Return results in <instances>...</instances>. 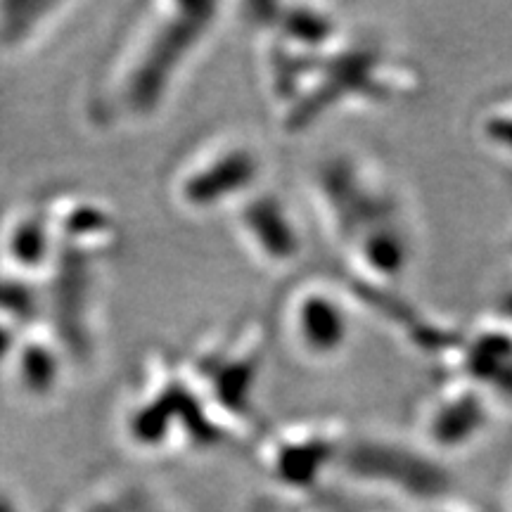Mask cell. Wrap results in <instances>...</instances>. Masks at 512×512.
I'll return each mask as SVG.
<instances>
[{"label": "cell", "instance_id": "cell-1", "mask_svg": "<svg viewBox=\"0 0 512 512\" xmlns=\"http://www.w3.org/2000/svg\"><path fill=\"white\" fill-rule=\"evenodd\" d=\"M216 3L145 5L121 29L88 95V112L105 128L147 124L164 110L192 60L221 24Z\"/></svg>", "mask_w": 512, "mask_h": 512}, {"label": "cell", "instance_id": "cell-2", "mask_svg": "<svg viewBox=\"0 0 512 512\" xmlns=\"http://www.w3.org/2000/svg\"><path fill=\"white\" fill-rule=\"evenodd\" d=\"M268 91L283 131H304L339 107L387 105L415 91V69L380 38L347 36L318 55L266 46Z\"/></svg>", "mask_w": 512, "mask_h": 512}, {"label": "cell", "instance_id": "cell-3", "mask_svg": "<svg viewBox=\"0 0 512 512\" xmlns=\"http://www.w3.org/2000/svg\"><path fill=\"white\" fill-rule=\"evenodd\" d=\"M119 432L126 446L143 456L185 448L202 451L230 441L192 392L174 356L150 361L138 389L121 408Z\"/></svg>", "mask_w": 512, "mask_h": 512}, {"label": "cell", "instance_id": "cell-4", "mask_svg": "<svg viewBox=\"0 0 512 512\" xmlns=\"http://www.w3.org/2000/svg\"><path fill=\"white\" fill-rule=\"evenodd\" d=\"M309 202L339 252L368 230L413 211L389 171L356 150H335L313 164Z\"/></svg>", "mask_w": 512, "mask_h": 512}, {"label": "cell", "instance_id": "cell-5", "mask_svg": "<svg viewBox=\"0 0 512 512\" xmlns=\"http://www.w3.org/2000/svg\"><path fill=\"white\" fill-rule=\"evenodd\" d=\"M264 356L266 342L259 325L214 335L176 356L192 392L230 439L252 425Z\"/></svg>", "mask_w": 512, "mask_h": 512}, {"label": "cell", "instance_id": "cell-6", "mask_svg": "<svg viewBox=\"0 0 512 512\" xmlns=\"http://www.w3.org/2000/svg\"><path fill=\"white\" fill-rule=\"evenodd\" d=\"M266 185V155L252 138L221 133L204 138L178 159L169 174L171 204L188 216L233 211Z\"/></svg>", "mask_w": 512, "mask_h": 512}, {"label": "cell", "instance_id": "cell-7", "mask_svg": "<svg viewBox=\"0 0 512 512\" xmlns=\"http://www.w3.org/2000/svg\"><path fill=\"white\" fill-rule=\"evenodd\" d=\"M361 304L344 280L313 278L290 287L280 304V335L306 366H332L354 342Z\"/></svg>", "mask_w": 512, "mask_h": 512}, {"label": "cell", "instance_id": "cell-8", "mask_svg": "<svg viewBox=\"0 0 512 512\" xmlns=\"http://www.w3.org/2000/svg\"><path fill=\"white\" fill-rule=\"evenodd\" d=\"M337 472L380 494H396L408 501L437 503L451 491L444 460L425 451L415 437L401 439L387 432L349 430Z\"/></svg>", "mask_w": 512, "mask_h": 512}, {"label": "cell", "instance_id": "cell-9", "mask_svg": "<svg viewBox=\"0 0 512 512\" xmlns=\"http://www.w3.org/2000/svg\"><path fill=\"white\" fill-rule=\"evenodd\" d=\"M501 406L475 384L444 375L422 401L415 439L434 458L444 460L467 453L494 430Z\"/></svg>", "mask_w": 512, "mask_h": 512}, {"label": "cell", "instance_id": "cell-10", "mask_svg": "<svg viewBox=\"0 0 512 512\" xmlns=\"http://www.w3.org/2000/svg\"><path fill=\"white\" fill-rule=\"evenodd\" d=\"M349 430L335 420H302L264 434L259 458L275 482L290 491H311L337 472Z\"/></svg>", "mask_w": 512, "mask_h": 512}, {"label": "cell", "instance_id": "cell-11", "mask_svg": "<svg viewBox=\"0 0 512 512\" xmlns=\"http://www.w3.org/2000/svg\"><path fill=\"white\" fill-rule=\"evenodd\" d=\"M230 214V226L238 245L254 264L273 273L299 266L306 254L302 221L290 202L271 188H259L242 200Z\"/></svg>", "mask_w": 512, "mask_h": 512}, {"label": "cell", "instance_id": "cell-12", "mask_svg": "<svg viewBox=\"0 0 512 512\" xmlns=\"http://www.w3.org/2000/svg\"><path fill=\"white\" fill-rule=\"evenodd\" d=\"M441 363L446 375L475 384L501 408L512 406V320L503 313L456 332Z\"/></svg>", "mask_w": 512, "mask_h": 512}, {"label": "cell", "instance_id": "cell-13", "mask_svg": "<svg viewBox=\"0 0 512 512\" xmlns=\"http://www.w3.org/2000/svg\"><path fill=\"white\" fill-rule=\"evenodd\" d=\"M57 256L46 202L19 204L0 221V271L38 287Z\"/></svg>", "mask_w": 512, "mask_h": 512}, {"label": "cell", "instance_id": "cell-14", "mask_svg": "<svg viewBox=\"0 0 512 512\" xmlns=\"http://www.w3.org/2000/svg\"><path fill=\"white\" fill-rule=\"evenodd\" d=\"M57 247L102 259L117 247L119 223L112 209L79 192H60L46 197Z\"/></svg>", "mask_w": 512, "mask_h": 512}, {"label": "cell", "instance_id": "cell-15", "mask_svg": "<svg viewBox=\"0 0 512 512\" xmlns=\"http://www.w3.org/2000/svg\"><path fill=\"white\" fill-rule=\"evenodd\" d=\"M69 366L72 358L62 344L36 320L24 328L3 370L10 375V384L22 399L46 401L60 392Z\"/></svg>", "mask_w": 512, "mask_h": 512}, {"label": "cell", "instance_id": "cell-16", "mask_svg": "<svg viewBox=\"0 0 512 512\" xmlns=\"http://www.w3.org/2000/svg\"><path fill=\"white\" fill-rule=\"evenodd\" d=\"M74 10L67 3L0 0V53L15 55L38 46Z\"/></svg>", "mask_w": 512, "mask_h": 512}, {"label": "cell", "instance_id": "cell-17", "mask_svg": "<svg viewBox=\"0 0 512 512\" xmlns=\"http://www.w3.org/2000/svg\"><path fill=\"white\" fill-rule=\"evenodd\" d=\"M472 133L482 150L512 171V93L479 107Z\"/></svg>", "mask_w": 512, "mask_h": 512}, {"label": "cell", "instance_id": "cell-18", "mask_svg": "<svg viewBox=\"0 0 512 512\" xmlns=\"http://www.w3.org/2000/svg\"><path fill=\"white\" fill-rule=\"evenodd\" d=\"M0 313L22 325L36 323L41 318V292L38 287L0 271Z\"/></svg>", "mask_w": 512, "mask_h": 512}, {"label": "cell", "instance_id": "cell-19", "mask_svg": "<svg viewBox=\"0 0 512 512\" xmlns=\"http://www.w3.org/2000/svg\"><path fill=\"white\" fill-rule=\"evenodd\" d=\"M24 328H27V325H22L19 320L0 313V370L8 366L12 351H15Z\"/></svg>", "mask_w": 512, "mask_h": 512}, {"label": "cell", "instance_id": "cell-20", "mask_svg": "<svg viewBox=\"0 0 512 512\" xmlns=\"http://www.w3.org/2000/svg\"><path fill=\"white\" fill-rule=\"evenodd\" d=\"M117 512H166L162 505L152 501L145 491L138 489H117Z\"/></svg>", "mask_w": 512, "mask_h": 512}, {"label": "cell", "instance_id": "cell-21", "mask_svg": "<svg viewBox=\"0 0 512 512\" xmlns=\"http://www.w3.org/2000/svg\"><path fill=\"white\" fill-rule=\"evenodd\" d=\"M0 512H19L15 501L8 494H0Z\"/></svg>", "mask_w": 512, "mask_h": 512}, {"label": "cell", "instance_id": "cell-22", "mask_svg": "<svg viewBox=\"0 0 512 512\" xmlns=\"http://www.w3.org/2000/svg\"><path fill=\"white\" fill-rule=\"evenodd\" d=\"M503 316H505V318H508V320H512V299H510V306H508V311H505V313H503Z\"/></svg>", "mask_w": 512, "mask_h": 512}, {"label": "cell", "instance_id": "cell-23", "mask_svg": "<svg viewBox=\"0 0 512 512\" xmlns=\"http://www.w3.org/2000/svg\"><path fill=\"white\" fill-rule=\"evenodd\" d=\"M510 503H512V484H510Z\"/></svg>", "mask_w": 512, "mask_h": 512}]
</instances>
